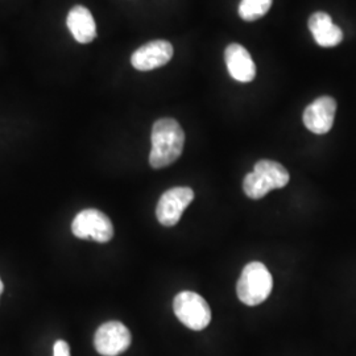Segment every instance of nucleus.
Masks as SVG:
<instances>
[{"mask_svg": "<svg viewBox=\"0 0 356 356\" xmlns=\"http://www.w3.org/2000/svg\"><path fill=\"white\" fill-rule=\"evenodd\" d=\"M193 200L194 191L191 188H173L166 191L156 207V216L159 222L166 227L176 226L182 213Z\"/></svg>", "mask_w": 356, "mask_h": 356, "instance_id": "423d86ee", "label": "nucleus"}, {"mask_svg": "<svg viewBox=\"0 0 356 356\" xmlns=\"http://www.w3.org/2000/svg\"><path fill=\"white\" fill-rule=\"evenodd\" d=\"M151 140L149 164L153 169H161L176 163L182 154L185 134L177 120L163 118L153 124Z\"/></svg>", "mask_w": 356, "mask_h": 356, "instance_id": "f257e3e1", "label": "nucleus"}, {"mask_svg": "<svg viewBox=\"0 0 356 356\" xmlns=\"http://www.w3.org/2000/svg\"><path fill=\"white\" fill-rule=\"evenodd\" d=\"M273 279L268 268L259 261L247 264L236 285V293L243 304L256 306L263 304L272 292Z\"/></svg>", "mask_w": 356, "mask_h": 356, "instance_id": "f03ea898", "label": "nucleus"}, {"mask_svg": "<svg viewBox=\"0 0 356 356\" xmlns=\"http://www.w3.org/2000/svg\"><path fill=\"white\" fill-rule=\"evenodd\" d=\"M173 57V47L165 40H154L134 51L131 64L140 72H149L168 64Z\"/></svg>", "mask_w": 356, "mask_h": 356, "instance_id": "0eeeda50", "label": "nucleus"}, {"mask_svg": "<svg viewBox=\"0 0 356 356\" xmlns=\"http://www.w3.org/2000/svg\"><path fill=\"white\" fill-rule=\"evenodd\" d=\"M3 289H4V286H3V282L0 280V294L3 293Z\"/></svg>", "mask_w": 356, "mask_h": 356, "instance_id": "2eb2a0df", "label": "nucleus"}, {"mask_svg": "<svg viewBox=\"0 0 356 356\" xmlns=\"http://www.w3.org/2000/svg\"><path fill=\"white\" fill-rule=\"evenodd\" d=\"M131 344V332L118 321L103 323L95 332L94 346L103 356H118L123 354Z\"/></svg>", "mask_w": 356, "mask_h": 356, "instance_id": "39448f33", "label": "nucleus"}, {"mask_svg": "<svg viewBox=\"0 0 356 356\" xmlns=\"http://www.w3.org/2000/svg\"><path fill=\"white\" fill-rule=\"evenodd\" d=\"M335 113V99L331 97H321L306 107L304 111V124L313 134L325 135L332 128Z\"/></svg>", "mask_w": 356, "mask_h": 356, "instance_id": "6e6552de", "label": "nucleus"}, {"mask_svg": "<svg viewBox=\"0 0 356 356\" xmlns=\"http://www.w3.org/2000/svg\"><path fill=\"white\" fill-rule=\"evenodd\" d=\"M72 231L79 239H92L98 243L110 242L114 236L110 218L95 209L81 211L72 223Z\"/></svg>", "mask_w": 356, "mask_h": 356, "instance_id": "20e7f679", "label": "nucleus"}, {"mask_svg": "<svg viewBox=\"0 0 356 356\" xmlns=\"http://www.w3.org/2000/svg\"><path fill=\"white\" fill-rule=\"evenodd\" d=\"M53 356H70V347L65 341H57L53 348Z\"/></svg>", "mask_w": 356, "mask_h": 356, "instance_id": "4468645a", "label": "nucleus"}, {"mask_svg": "<svg viewBox=\"0 0 356 356\" xmlns=\"http://www.w3.org/2000/svg\"><path fill=\"white\" fill-rule=\"evenodd\" d=\"M225 60L229 76L234 79L243 83L254 81L256 76V65L251 54L244 47L239 44L229 45L225 51Z\"/></svg>", "mask_w": 356, "mask_h": 356, "instance_id": "1a4fd4ad", "label": "nucleus"}, {"mask_svg": "<svg viewBox=\"0 0 356 356\" xmlns=\"http://www.w3.org/2000/svg\"><path fill=\"white\" fill-rule=\"evenodd\" d=\"M173 310L178 321L191 330H204L211 321V310L206 300L191 291L178 293Z\"/></svg>", "mask_w": 356, "mask_h": 356, "instance_id": "7ed1b4c3", "label": "nucleus"}, {"mask_svg": "<svg viewBox=\"0 0 356 356\" xmlns=\"http://www.w3.org/2000/svg\"><path fill=\"white\" fill-rule=\"evenodd\" d=\"M66 24L79 44H89L97 38L95 20L89 10L83 6H76L70 10Z\"/></svg>", "mask_w": 356, "mask_h": 356, "instance_id": "9b49d317", "label": "nucleus"}, {"mask_svg": "<svg viewBox=\"0 0 356 356\" xmlns=\"http://www.w3.org/2000/svg\"><path fill=\"white\" fill-rule=\"evenodd\" d=\"M273 0H242L239 16L245 22H254L268 13Z\"/></svg>", "mask_w": 356, "mask_h": 356, "instance_id": "ddd939ff", "label": "nucleus"}, {"mask_svg": "<svg viewBox=\"0 0 356 356\" xmlns=\"http://www.w3.org/2000/svg\"><path fill=\"white\" fill-rule=\"evenodd\" d=\"M309 29L316 42L323 48L337 47L343 40L342 29L332 23L327 13H313L309 19Z\"/></svg>", "mask_w": 356, "mask_h": 356, "instance_id": "9d476101", "label": "nucleus"}, {"mask_svg": "<svg viewBox=\"0 0 356 356\" xmlns=\"http://www.w3.org/2000/svg\"><path fill=\"white\" fill-rule=\"evenodd\" d=\"M254 173L269 191L281 189L289 182L288 170L272 160H260L259 163H256Z\"/></svg>", "mask_w": 356, "mask_h": 356, "instance_id": "f8f14e48", "label": "nucleus"}]
</instances>
